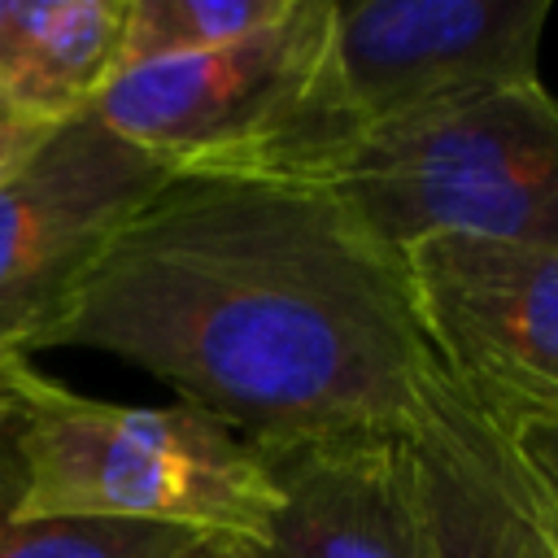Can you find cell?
I'll return each mask as SVG.
<instances>
[{"label": "cell", "mask_w": 558, "mask_h": 558, "mask_svg": "<svg viewBox=\"0 0 558 558\" xmlns=\"http://www.w3.org/2000/svg\"><path fill=\"white\" fill-rule=\"evenodd\" d=\"M39 349L135 362L257 453L410 432L440 375L405 257L336 187L201 170L122 222Z\"/></svg>", "instance_id": "1"}, {"label": "cell", "mask_w": 558, "mask_h": 558, "mask_svg": "<svg viewBox=\"0 0 558 558\" xmlns=\"http://www.w3.org/2000/svg\"><path fill=\"white\" fill-rule=\"evenodd\" d=\"M336 0H292L288 17L227 48L126 65L92 113L170 174L327 183L362 140L331 78Z\"/></svg>", "instance_id": "2"}, {"label": "cell", "mask_w": 558, "mask_h": 558, "mask_svg": "<svg viewBox=\"0 0 558 558\" xmlns=\"http://www.w3.org/2000/svg\"><path fill=\"white\" fill-rule=\"evenodd\" d=\"M22 519H126L262 541L275 484L253 445L192 405L96 401L17 371Z\"/></svg>", "instance_id": "3"}, {"label": "cell", "mask_w": 558, "mask_h": 558, "mask_svg": "<svg viewBox=\"0 0 558 558\" xmlns=\"http://www.w3.org/2000/svg\"><path fill=\"white\" fill-rule=\"evenodd\" d=\"M327 187L397 253L427 235L558 248V96L536 78L362 135Z\"/></svg>", "instance_id": "4"}, {"label": "cell", "mask_w": 558, "mask_h": 558, "mask_svg": "<svg viewBox=\"0 0 558 558\" xmlns=\"http://www.w3.org/2000/svg\"><path fill=\"white\" fill-rule=\"evenodd\" d=\"M401 257L440 375L497 427L558 414V248L427 235Z\"/></svg>", "instance_id": "5"}, {"label": "cell", "mask_w": 558, "mask_h": 558, "mask_svg": "<svg viewBox=\"0 0 558 558\" xmlns=\"http://www.w3.org/2000/svg\"><path fill=\"white\" fill-rule=\"evenodd\" d=\"M170 179L96 113L61 122L0 183V353L31 357L122 222Z\"/></svg>", "instance_id": "6"}, {"label": "cell", "mask_w": 558, "mask_h": 558, "mask_svg": "<svg viewBox=\"0 0 558 558\" xmlns=\"http://www.w3.org/2000/svg\"><path fill=\"white\" fill-rule=\"evenodd\" d=\"M549 0H336L331 78L357 135L536 83Z\"/></svg>", "instance_id": "7"}, {"label": "cell", "mask_w": 558, "mask_h": 558, "mask_svg": "<svg viewBox=\"0 0 558 558\" xmlns=\"http://www.w3.org/2000/svg\"><path fill=\"white\" fill-rule=\"evenodd\" d=\"M279 493L262 558H440L410 432L262 453Z\"/></svg>", "instance_id": "8"}, {"label": "cell", "mask_w": 558, "mask_h": 558, "mask_svg": "<svg viewBox=\"0 0 558 558\" xmlns=\"http://www.w3.org/2000/svg\"><path fill=\"white\" fill-rule=\"evenodd\" d=\"M410 445L440 558H558L545 501L510 436L445 375L427 384Z\"/></svg>", "instance_id": "9"}, {"label": "cell", "mask_w": 558, "mask_h": 558, "mask_svg": "<svg viewBox=\"0 0 558 558\" xmlns=\"http://www.w3.org/2000/svg\"><path fill=\"white\" fill-rule=\"evenodd\" d=\"M126 0H13L0 39V100L61 126L92 113L122 70Z\"/></svg>", "instance_id": "10"}, {"label": "cell", "mask_w": 558, "mask_h": 558, "mask_svg": "<svg viewBox=\"0 0 558 558\" xmlns=\"http://www.w3.org/2000/svg\"><path fill=\"white\" fill-rule=\"evenodd\" d=\"M17 414L0 423V558H170L192 532L126 519H22Z\"/></svg>", "instance_id": "11"}, {"label": "cell", "mask_w": 558, "mask_h": 558, "mask_svg": "<svg viewBox=\"0 0 558 558\" xmlns=\"http://www.w3.org/2000/svg\"><path fill=\"white\" fill-rule=\"evenodd\" d=\"M292 0H126L122 70L240 44L283 22Z\"/></svg>", "instance_id": "12"}, {"label": "cell", "mask_w": 558, "mask_h": 558, "mask_svg": "<svg viewBox=\"0 0 558 558\" xmlns=\"http://www.w3.org/2000/svg\"><path fill=\"white\" fill-rule=\"evenodd\" d=\"M501 432L510 436V449L519 453V462L527 466V475L536 480V488L558 510V414L519 418V423H510Z\"/></svg>", "instance_id": "13"}, {"label": "cell", "mask_w": 558, "mask_h": 558, "mask_svg": "<svg viewBox=\"0 0 558 558\" xmlns=\"http://www.w3.org/2000/svg\"><path fill=\"white\" fill-rule=\"evenodd\" d=\"M52 131H57V126H48V122H39V118L13 109L9 100H0V183H4L17 166H26V161L35 157V148H39Z\"/></svg>", "instance_id": "14"}, {"label": "cell", "mask_w": 558, "mask_h": 558, "mask_svg": "<svg viewBox=\"0 0 558 558\" xmlns=\"http://www.w3.org/2000/svg\"><path fill=\"white\" fill-rule=\"evenodd\" d=\"M170 558H262L253 541L227 532H192Z\"/></svg>", "instance_id": "15"}, {"label": "cell", "mask_w": 558, "mask_h": 558, "mask_svg": "<svg viewBox=\"0 0 558 558\" xmlns=\"http://www.w3.org/2000/svg\"><path fill=\"white\" fill-rule=\"evenodd\" d=\"M22 353H0V423L17 414V371H22Z\"/></svg>", "instance_id": "16"}, {"label": "cell", "mask_w": 558, "mask_h": 558, "mask_svg": "<svg viewBox=\"0 0 558 558\" xmlns=\"http://www.w3.org/2000/svg\"><path fill=\"white\" fill-rule=\"evenodd\" d=\"M532 484H536V480H532ZM536 493H541V488H536ZM541 501H545V519H549V532H554V541H558V510L549 506V497H545V493H541Z\"/></svg>", "instance_id": "17"}, {"label": "cell", "mask_w": 558, "mask_h": 558, "mask_svg": "<svg viewBox=\"0 0 558 558\" xmlns=\"http://www.w3.org/2000/svg\"><path fill=\"white\" fill-rule=\"evenodd\" d=\"M9 4L13 0H0V39H4V22H9Z\"/></svg>", "instance_id": "18"}]
</instances>
